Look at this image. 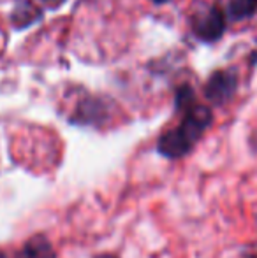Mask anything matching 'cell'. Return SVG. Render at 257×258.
<instances>
[{"instance_id":"7a4b0ae2","label":"cell","mask_w":257,"mask_h":258,"mask_svg":"<svg viewBox=\"0 0 257 258\" xmlns=\"http://www.w3.org/2000/svg\"><path fill=\"white\" fill-rule=\"evenodd\" d=\"M190 28L194 35L204 42H215L226 30V16L219 6L201 4L190 16Z\"/></svg>"},{"instance_id":"8992f818","label":"cell","mask_w":257,"mask_h":258,"mask_svg":"<svg viewBox=\"0 0 257 258\" xmlns=\"http://www.w3.org/2000/svg\"><path fill=\"white\" fill-rule=\"evenodd\" d=\"M37 14L39 13L35 11V7H32L28 0H21L18 11H14V20H16V25L25 27V25H30L37 18Z\"/></svg>"},{"instance_id":"277c9868","label":"cell","mask_w":257,"mask_h":258,"mask_svg":"<svg viewBox=\"0 0 257 258\" xmlns=\"http://www.w3.org/2000/svg\"><path fill=\"white\" fill-rule=\"evenodd\" d=\"M14 258H57V255L48 237L37 234L25 242L23 248L18 251V255Z\"/></svg>"},{"instance_id":"9c48e42d","label":"cell","mask_w":257,"mask_h":258,"mask_svg":"<svg viewBox=\"0 0 257 258\" xmlns=\"http://www.w3.org/2000/svg\"><path fill=\"white\" fill-rule=\"evenodd\" d=\"M0 258H9V256H7V255H6V253H4V251H2V249H0Z\"/></svg>"},{"instance_id":"3957f363","label":"cell","mask_w":257,"mask_h":258,"mask_svg":"<svg viewBox=\"0 0 257 258\" xmlns=\"http://www.w3.org/2000/svg\"><path fill=\"white\" fill-rule=\"evenodd\" d=\"M238 88L236 71H217L210 76L204 86V97L210 102L222 105L229 102Z\"/></svg>"},{"instance_id":"52a82bcc","label":"cell","mask_w":257,"mask_h":258,"mask_svg":"<svg viewBox=\"0 0 257 258\" xmlns=\"http://www.w3.org/2000/svg\"><path fill=\"white\" fill-rule=\"evenodd\" d=\"M41 2H44L46 6H49V7H59L60 4L65 2V0H41Z\"/></svg>"},{"instance_id":"30bf717a","label":"cell","mask_w":257,"mask_h":258,"mask_svg":"<svg viewBox=\"0 0 257 258\" xmlns=\"http://www.w3.org/2000/svg\"><path fill=\"white\" fill-rule=\"evenodd\" d=\"M153 2H157V4H162V2H168V0H153Z\"/></svg>"},{"instance_id":"8fae6325","label":"cell","mask_w":257,"mask_h":258,"mask_svg":"<svg viewBox=\"0 0 257 258\" xmlns=\"http://www.w3.org/2000/svg\"><path fill=\"white\" fill-rule=\"evenodd\" d=\"M248 258H257V256H255V255H254V256H248Z\"/></svg>"},{"instance_id":"6da1fadb","label":"cell","mask_w":257,"mask_h":258,"mask_svg":"<svg viewBox=\"0 0 257 258\" xmlns=\"http://www.w3.org/2000/svg\"><path fill=\"white\" fill-rule=\"evenodd\" d=\"M176 109L183 112L182 121L178 126L162 134L157 143L159 153L171 160L190 153L213 121L212 111L195 100L190 86H182L176 92Z\"/></svg>"},{"instance_id":"5b68a950","label":"cell","mask_w":257,"mask_h":258,"mask_svg":"<svg viewBox=\"0 0 257 258\" xmlns=\"http://www.w3.org/2000/svg\"><path fill=\"white\" fill-rule=\"evenodd\" d=\"M257 13V0H227V14L231 20L240 21Z\"/></svg>"},{"instance_id":"ba28073f","label":"cell","mask_w":257,"mask_h":258,"mask_svg":"<svg viewBox=\"0 0 257 258\" xmlns=\"http://www.w3.org/2000/svg\"><path fill=\"white\" fill-rule=\"evenodd\" d=\"M95 258H117V256L110 255V253H102V255H97Z\"/></svg>"}]
</instances>
